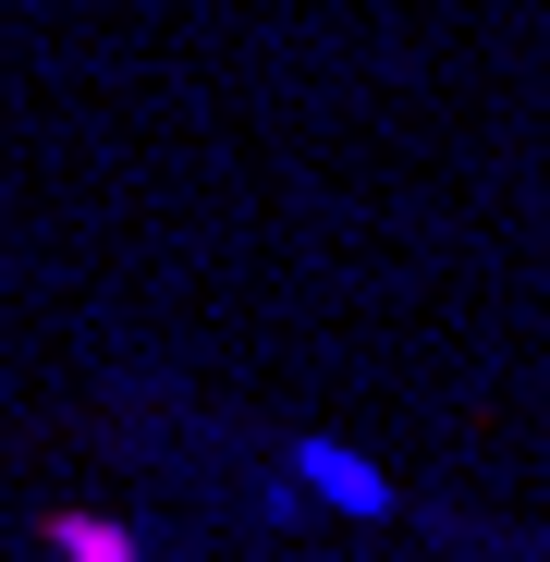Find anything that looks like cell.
Instances as JSON below:
<instances>
[{"label":"cell","mask_w":550,"mask_h":562,"mask_svg":"<svg viewBox=\"0 0 550 562\" xmlns=\"http://www.w3.org/2000/svg\"><path fill=\"white\" fill-rule=\"evenodd\" d=\"M294 502H330V514H404V490H392L367 452H343V440H294L282 490H269V514H294Z\"/></svg>","instance_id":"1"},{"label":"cell","mask_w":550,"mask_h":562,"mask_svg":"<svg viewBox=\"0 0 550 562\" xmlns=\"http://www.w3.org/2000/svg\"><path fill=\"white\" fill-rule=\"evenodd\" d=\"M49 550H61V562H147L135 526H99V514H49Z\"/></svg>","instance_id":"2"}]
</instances>
